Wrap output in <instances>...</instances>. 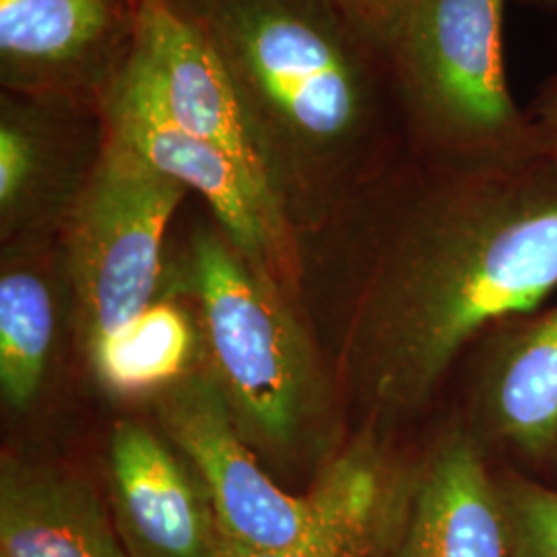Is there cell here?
Masks as SVG:
<instances>
[{"label": "cell", "mask_w": 557, "mask_h": 557, "mask_svg": "<svg viewBox=\"0 0 557 557\" xmlns=\"http://www.w3.org/2000/svg\"><path fill=\"white\" fill-rule=\"evenodd\" d=\"M112 520L128 557H223L205 485L170 444L120 421L108 448Z\"/></svg>", "instance_id": "cell-9"}, {"label": "cell", "mask_w": 557, "mask_h": 557, "mask_svg": "<svg viewBox=\"0 0 557 557\" xmlns=\"http://www.w3.org/2000/svg\"><path fill=\"white\" fill-rule=\"evenodd\" d=\"M531 2H556V0H531Z\"/></svg>", "instance_id": "cell-21"}, {"label": "cell", "mask_w": 557, "mask_h": 557, "mask_svg": "<svg viewBox=\"0 0 557 557\" xmlns=\"http://www.w3.org/2000/svg\"><path fill=\"white\" fill-rule=\"evenodd\" d=\"M0 557H128L96 490L17 460L0 469Z\"/></svg>", "instance_id": "cell-10"}, {"label": "cell", "mask_w": 557, "mask_h": 557, "mask_svg": "<svg viewBox=\"0 0 557 557\" xmlns=\"http://www.w3.org/2000/svg\"><path fill=\"white\" fill-rule=\"evenodd\" d=\"M57 333L54 299L41 275L11 269L0 277V391L11 409L36 403Z\"/></svg>", "instance_id": "cell-15"}, {"label": "cell", "mask_w": 557, "mask_h": 557, "mask_svg": "<svg viewBox=\"0 0 557 557\" xmlns=\"http://www.w3.org/2000/svg\"><path fill=\"white\" fill-rule=\"evenodd\" d=\"M124 69L147 87L176 126L215 145L278 200L273 161L234 83L172 0H139Z\"/></svg>", "instance_id": "cell-7"}, {"label": "cell", "mask_w": 557, "mask_h": 557, "mask_svg": "<svg viewBox=\"0 0 557 557\" xmlns=\"http://www.w3.org/2000/svg\"><path fill=\"white\" fill-rule=\"evenodd\" d=\"M556 287L557 163L457 160L386 244L359 329L363 379L386 405H418L485 324Z\"/></svg>", "instance_id": "cell-1"}, {"label": "cell", "mask_w": 557, "mask_h": 557, "mask_svg": "<svg viewBox=\"0 0 557 557\" xmlns=\"http://www.w3.org/2000/svg\"><path fill=\"white\" fill-rule=\"evenodd\" d=\"M110 133L186 190L199 193L223 227V236L257 271L285 252V223L277 199L267 195L215 145L176 126L158 100L124 66L108 91Z\"/></svg>", "instance_id": "cell-8"}, {"label": "cell", "mask_w": 557, "mask_h": 557, "mask_svg": "<svg viewBox=\"0 0 557 557\" xmlns=\"http://www.w3.org/2000/svg\"><path fill=\"white\" fill-rule=\"evenodd\" d=\"M322 506L310 533L278 552H252L225 543L223 557H368L384 515V485L370 455L351 450L320 475Z\"/></svg>", "instance_id": "cell-14"}, {"label": "cell", "mask_w": 557, "mask_h": 557, "mask_svg": "<svg viewBox=\"0 0 557 557\" xmlns=\"http://www.w3.org/2000/svg\"><path fill=\"white\" fill-rule=\"evenodd\" d=\"M116 0H0L2 79L59 85L91 64L120 29Z\"/></svg>", "instance_id": "cell-12"}, {"label": "cell", "mask_w": 557, "mask_h": 557, "mask_svg": "<svg viewBox=\"0 0 557 557\" xmlns=\"http://www.w3.org/2000/svg\"><path fill=\"white\" fill-rule=\"evenodd\" d=\"M172 4L225 66L271 161L275 151L333 158L374 128L376 79L320 0Z\"/></svg>", "instance_id": "cell-2"}, {"label": "cell", "mask_w": 557, "mask_h": 557, "mask_svg": "<svg viewBox=\"0 0 557 557\" xmlns=\"http://www.w3.org/2000/svg\"><path fill=\"white\" fill-rule=\"evenodd\" d=\"M366 36L388 48L416 0H347Z\"/></svg>", "instance_id": "cell-19"}, {"label": "cell", "mask_w": 557, "mask_h": 557, "mask_svg": "<svg viewBox=\"0 0 557 557\" xmlns=\"http://www.w3.org/2000/svg\"><path fill=\"white\" fill-rule=\"evenodd\" d=\"M527 112L537 128L541 153L557 163V73L543 85Z\"/></svg>", "instance_id": "cell-20"}, {"label": "cell", "mask_w": 557, "mask_h": 557, "mask_svg": "<svg viewBox=\"0 0 557 557\" xmlns=\"http://www.w3.org/2000/svg\"><path fill=\"white\" fill-rule=\"evenodd\" d=\"M508 0H416L386 48L398 89L425 139L455 160L539 156L504 62Z\"/></svg>", "instance_id": "cell-4"}, {"label": "cell", "mask_w": 557, "mask_h": 557, "mask_svg": "<svg viewBox=\"0 0 557 557\" xmlns=\"http://www.w3.org/2000/svg\"><path fill=\"white\" fill-rule=\"evenodd\" d=\"M158 416L168 442L205 485L221 541L278 552L310 533L322 506L319 483L306 496H292L262 471L209 370L190 372L160 393Z\"/></svg>", "instance_id": "cell-6"}, {"label": "cell", "mask_w": 557, "mask_h": 557, "mask_svg": "<svg viewBox=\"0 0 557 557\" xmlns=\"http://www.w3.org/2000/svg\"><path fill=\"white\" fill-rule=\"evenodd\" d=\"M40 131L25 116L4 110L0 122V213L15 220L36 195L48 165V149Z\"/></svg>", "instance_id": "cell-17"}, {"label": "cell", "mask_w": 557, "mask_h": 557, "mask_svg": "<svg viewBox=\"0 0 557 557\" xmlns=\"http://www.w3.org/2000/svg\"><path fill=\"white\" fill-rule=\"evenodd\" d=\"M395 557H510L504 499L467 440L444 442L430 460Z\"/></svg>", "instance_id": "cell-11"}, {"label": "cell", "mask_w": 557, "mask_h": 557, "mask_svg": "<svg viewBox=\"0 0 557 557\" xmlns=\"http://www.w3.org/2000/svg\"><path fill=\"white\" fill-rule=\"evenodd\" d=\"M186 188L110 133L66 221L85 351L156 301L163 239Z\"/></svg>", "instance_id": "cell-5"}, {"label": "cell", "mask_w": 557, "mask_h": 557, "mask_svg": "<svg viewBox=\"0 0 557 557\" xmlns=\"http://www.w3.org/2000/svg\"><path fill=\"white\" fill-rule=\"evenodd\" d=\"M494 413L502 432L529 453L557 436V310L537 322L499 370Z\"/></svg>", "instance_id": "cell-16"}, {"label": "cell", "mask_w": 557, "mask_h": 557, "mask_svg": "<svg viewBox=\"0 0 557 557\" xmlns=\"http://www.w3.org/2000/svg\"><path fill=\"white\" fill-rule=\"evenodd\" d=\"M502 499L510 557H557V492L515 481Z\"/></svg>", "instance_id": "cell-18"}, {"label": "cell", "mask_w": 557, "mask_h": 557, "mask_svg": "<svg viewBox=\"0 0 557 557\" xmlns=\"http://www.w3.org/2000/svg\"><path fill=\"white\" fill-rule=\"evenodd\" d=\"M188 267L209 372L239 432L267 448L292 446L317 388L304 329L278 296L273 277L257 271L225 236L199 234Z\"/></svg>", "instance_id": "cell-3"}, {"label": "cell", "mask_w": 557, "mask_h": 557, "mask_svg": "<svg viewBox=\"0 0 557 557\" xmlns=\"http://www.w3.org/2000/svg\"><path fill=\"white\" fill-rule=\"evenodd\" d=\"M200 326L174 301H153L137 319L87 351L91 370L114 397L160 395L190 374Z\"/></svg>", "instance_id": "cell-13"}]
</instances>
